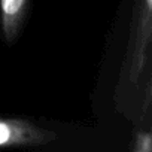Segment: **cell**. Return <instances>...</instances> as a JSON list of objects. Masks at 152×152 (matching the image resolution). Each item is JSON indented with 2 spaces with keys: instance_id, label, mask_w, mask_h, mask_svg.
<instances>
[{
  "instance_id": "6da1fadb",
  "label": "cell",
  "mask_w": 152,
  "mask_h": 152,
  "mask_svg": "<svg viewBox=\"0 0 152 152\" xmlns=\"http://www.w3.org/2000/svg\"><path fill=\"white\" fill-rule=\"evenodd\" d=\"M152 36V0H134V8L131 15L130 40L127 46V54L122 63V70L119 75L118 93L125 88L128 93L140 90L145 84L151 87V82L143 81V73L146 72L149 45ZM127 93V94H128Z\"/></svg>"
},
{
  "instance_id": "7a4b0ae2",
  "label": "cell",
  "mask_w": 152,
  "mask_h": 152,
  "mask_svg": "<svg viewBox=\"0 0 152 152\" xmlns=\"http://www.w3.org/2000/svg\"><path fill=\"white\" fill-rule=\"evenodd\" d=\"M57 133L24 118H0V148L43 146L55 142Z\"/></svg>"
},
{
  "instance_id": "277c9868",
  "label": "cell",
  "mask_w": 152,
  "mask_h": 152,
  "mask_svg": "<svg viewBox=\"0 0 152 152\" xmlns=\"http://www.w3.org/2000/svg\"><path fill=\"white\" fill-rule=\"evenodd\" d=\"M152 137H151V133L148 131H139L134 137V145H133V151L136 152H149L151 151V143Z\"/></svg>"
},
{
  "instance_id": "3957f363",
  "label": "cell",
  "mask_w": 152,
  "mask_h": 152,
  "mask_svg": "<svg viewBox=\"0 0 152 152\" xmlns=\"http://www.w3.org/2000/svg\"><path fill=\"white\" fill-rule=\"evenodd\" d=\"M30 0H0V33L11 46L21 36Z\"/></svg>"
}]
</instances>
